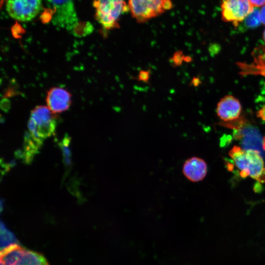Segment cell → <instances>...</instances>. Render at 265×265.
<instances>
[{
    "mask_svg": "<svg viewBox=\"0 0 265 265\" xmlns=\"http://www.w3.org/2000/svg\"><path fill=\"white\" fill-rule=\"evenodd\" d=\"M251 4L255 7H261L265 5V0H249Z\"/></svg>",
    "mask_w": 265,
    "mask_h": 265,
    "instance_id": "18",
    "label": "cell"
},
{
    "mask_svg": "<svg viewBox=\"0 0 265 265\" xmlns=\"http://www.w3.org/2000/svg\"><path fill=\"white\" fill-rule=\"evenodd\" d=\"M261 23L265 25V5L262 6L260 10Z\"/></svg>",
    "mask_w": 265,
    "mask_h": 265,
    "instance_id": "20",
    "label": "cell"
},
{
    "mask_svg": "<svg viewBox=\"0 0 265 265\" xmlns=\"http://www.w3.org/2000/svg\"><path fill=\"white\" fill-rule=\"evenodd\" d=\"M263 39H264V40L265 42V30L264 31V33H263Z\"/></svg>",
    "mask_w": 265,
    "mask_h": 265,
    "instance_id": "24",
    "label": "cell"
},
{
    "mask_svg": "<svg viewBox=\"0 0 265 265\" xmlns=\"http://www.w3.org/2000/svg\"><path fill=\"white\" fill-rule=\"evenodd\" d=\"M263 148H264V150L265 151V136L264 137V138L263 139Z\"/></svg>",
    "mask_w": 265,
    "mask_h": 265,
    "instance_id": "23",
    "label": "cell"
},
{
    "mask_svg": "<svg viewBox=\"0 0 265 265\" xmlns=\"http://www.w3.org/2000/svg\"><path fill=\"white\" fill-rule=\"evenodd\" d=\"M0 265H4L3 263H2L1 262H0Z\"/></svg>",
    "mask_w": 265,
    "mask_h": 265,
    "instance_id": "25",
    "label": "cell"
},
{
    "mask_svg": "<svg viewBox=\"0 0 265 265\" xmlns=\"http://www.w3.org/2000/svg\"><path fill=\"white\" fill-rule=\"evenodd\" d=\"M93 6L95 19L106 30L119 28L121 16L130 11L126 0H94Z\"/></svg>",
    "mask_w": 265,
    "mask_h": 265,
    "instance_id": "3",
    "label": "cell"
},
{
    "mask_svg": "<svg viewBox=\"0 0 265 265\" xmlns=\"http://www.w3.org/2000/svg\"><path fill=\"white\" fill-rule=\"evenodd\" d=\"M245 26L249 28H255L258 26L261 23L260 10L257 8H254L251 13L243 21Z\"/></svg>",
    "mask_w": 265,
    "mask_h": 265,
    "instance_id": "15",
    "label": "cell"
},
{
    "mask_svg": "<svg viewBox=\"0 0 265 265\" xmlns=\"http://www.w3.org/2000/svg\"><path fill=\"white\" fill-rule=\"evenodd\" d=\"M56 117L47 106H37L31 111L28 122L29 132L37 142L42 144L55 132Z\"/></svg>",
    "mask_w": 265,
    "mask_h": 265,
    "instance_id": "2",
    "label": "cell"
},
{
    "mask_svg": "<svg viewBox=\"0 0 265 265\" xmlns=\"http://www.w3.org/2000/svg\"><path fill=\"white\" fill-rule=\"evenodd\" d=\"M53 8V23L71 32L79 23L74 0H48Z\"/></svg>",
    "mask_w": 265,
    "mask_h": 265,
    "instance_id": "6",
    "label": "cell"
},
{
    "mask_svg": "<svg viewBox=\"0 0 265 265\" xmlns=\"http://www.w3.org/2000/svg\"><path fill=\"white\" fill-rule=\"evenodd\" d=\"M185 55L181 51H178L174 53L172 57L170 58V62L175 67L179 66L184 62Z\"/></svg>",
    "mask_w": 265,
    "mask_h": 265,
    "instance_id": "16",
    "label": "cell"
},
{
    "mask_svg": "<svg viewBox=\"0 0 265 265\" xmlns=\"http://www.w3.org/2000/svg\"><path fill=\"white\" fill-rule=\"evenodd\" d=\"M257 115L263 120L265 121V105L257 112Z\"/></svg>",
    "mask_w": 265,
    "mask_h": 265,
    "instance_id": "19",
    "label": "cell"
},
{
    "mask_svg": "<svg viewBox=\"0 0 265 265\" xmlns=\"http://www.w3.org/2000/svg\"><path fill=\"white\" fill-rule=\"evenodd\" d=\"M207 170L206 161L202 159L196 157L186 159L182 168L184 176L192 182H198L203 180L206 176Z\"/></svg>",
    "mask_w": 265,
    "mask_h": 265,
    "instance_id": "11",
    "label": "cell"
},
{
    "mask_svg": "<svg viewBox=\"0 0 265 265\" xmlns=\"http://www.w3.org/2000/svg\"><path fill=\"white\" fill-rule=\"evenodd\" d=\"M198 82L199 80L197 78H193L191 81V83L193 85L196 86L198 84Z\"/></svg>",
    "mask_w": 265,
    "mask_h": 265,
    "instance_id": "22",
    "label": "cell"
},
{
    "mask_svg": "<svg viewBox=\"0 0 265 265\" xmlns=\"http://www.w3.org/2000/svg\"><path fill=\"white\" fill-rule=\"evenodd\" d=\"M191 60H192V58L190 56L185 55L184 61L188 63V62H191Z\"/></svg>",
    "mask_w": 265,
    "mask_h": 265,
    "instance_id": "21",
    "label": "cell"
},
{
    "mask_svg": "<svg viewBox=\"0 0 265 265\" xmlns=\"http://www.w3.org/2000/svg\"><path fill=\"white\" fill-rule=\"evenodd\" d=\"M132 17L143 23L157 17L173 7L171 0H128Z\"/></svg>",
    "mask_w": 265,
    "mask_h": 265,
    "instance_id": "4",
    "label": "cell"
},
{
    "mask_svg": "<svg viewBox=\"0 0 265 265\" xmlns=\"http://www.w3.org/2000/svg\"><path fill=\"white\" fill-rule=\"evenodd\" d=\"M229 155L242 177L249 176L260 183L265 182V163L258 151L236 145L230 150Z\"/></svg>",
    "mask_w": 265,
    "mask_h": 265,
    "instance_id": "1",
    "label": "cell"
},
{
    "mask_svg": "<svg viewBox=\"0 0 265 265\" xmlns=\"http://www.w3.org/2000/svg\"><path fill=\"white\" fill-rule=\"evenodd\" d=\"M46 102L48 108L56 114L69 108L72 104V95L64 88L53 87L48 91Z\"/></svg>",
    "mask_w": 265,
    "mask_h": 265,
    "instance_id": "9",
    "label": "cell"
},
{
    "mask_svg": "<svg viewBox=\"0 0 265 265\" xmlns=\"http://www.w3.org/2000/svg\"><path fill=\"white\" fill-rule=\"evenodd\" d=\"M150 77V72L149 70H141L138 76V80L144 82H147Z\"/></svg>",
    "mask_w": 265,
    "mask_h": 265,
    "instance_id": "17",
    "label": "cell"
},
{
    "mask_svg": "<svg viewBox=\"0 0 265 265\" xmlns=\"http://www.w3.org/2000/svg\"><path fill=\"white\" fill-rule=\"evenodd\" d=\"M241 109L239 100L232 95H227L218 102L216 111L221 120L224 122H229L239 118Z\"/></svg>",
    "mask_w": 265,
    "mask_h": 265,
    "instance_id": "10",
    "label": "cell"
},
{
    "mask_svg": "<svg viewBox=\"0 0 265 265\" xmlns=\"http://www.w3.org/2000/svg\"><path fill=\"white\" fill-rule=\"evenodd\" d=\"M252 56L251 63H239L240 73L243 75H261L265 78V45L256 48L252 53Z\"/></svg>",
    "mask_w": 265,
    "mask_h": 265,
    "instance_id": "12",
    "label": "cell"
},
{
    "mask_svg": "<svg viewBox=\"0 0 265 265\" xmlns=\"http://www.w3.org/2000/svg\"><path fill=\"white\" fill-rule=\"evenodd\" d=\"M15 244H19L14 234L0 222V250Z\"/></svg>",
    "mask_w": 265,
    "mask_h": 265,
    "instance_id": "13",
    "label": "cell"
},
{
    "mask_svg": "<svg viewBox=\"0 0 265 265\" xmlns=\"http://www.w3.org/2000/svg\"><path fill=\"white\" fill-rule=\"evenodd\" d=\"M41 8V0H7L6 9L13 19L21 22L30 21Z\"/></svg>",
    "mask_w": 265,
    "mask_h": 265,
    "instance_id": "8",
    "label": "cell"
},
{
    "mask_svg": "<svg viewBox=\"0 0 265 265\" xmlns=\"http://www.w3.org/2000/svg\"><path fill=\"white\" fill-rule=\"evenodd\" d=\"M70 143V137L68 135H65L59 143L63 153V162L67 167H70L72 164L71 152L69 148Z\"/></svg>",
    "mask_w": 265,
    "mask_h": 265,
    "instance_id": "14",
    "label": "cell"
},
{
    "mask_svg": "<svg viewBox=\"0 0 265 265\" xmlns=\"http://www.w3.org/2000/svg\"><path fill=\"white\" fill-rule=\"evenodd\" d=\"M0 262L4 265H49L42 254L26 249L19 244L1 250Z\"/></svg>",
    "mask_w": 265,
    "mask_h": 265,
    "instance_id": "5",
    "label": "cell"
},
{
    "mask_svg": "<svg viewBox=\"0 0 265 265\" xmlns=\"http://www.w3.org/2000/svg\"><path fill=\"white\" fill-rule=\"evenodd\" d=\"M249 0H223L221 4L223 21L237 26L254 10Z\"/></svg>",
    "mask_w": 265,
    "mask_h": 265,
    "instance_id": "7",
    "label": "cell"
}]
</instances>
